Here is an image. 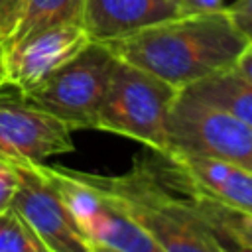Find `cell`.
I'll use <instances>...</instances> for the list:
<instances>
[{"label": "cell", "instance_id": "obj_1", "mask_svg": "<svg viewBox=\"0 0 252 252\" xmlns=\"http://www.w3.org/2000/svg\"><path fill=\"white\" fill-rule=\"evenodd\" d=\"M124 59L177 89L234 67L248 47L224 8L209 14L177 16L128 37L106 43Z\"/></svg>", "mask_w": 252, "mask_h": 252}, {"label": "cell", "instance_id": "obj_2", "mask_svg": "<svg viewBox=\"0 0 252 252\" xmlns=\"http://www.w3.org/2000/svg\"><path fill=\"white\" fill-rule=\"evenodd\" d=\"M77 173L144 226L163 252H228L171 183L163 152L138 154L122 175Z\"/></svg>", "mask_w": 252, "mask_h": 252}, {"label": "cell", "instance_id": "obj_3", "mask_svg": "<svg viewBox=\"0 0 252 252\" xmlns=\"http://www.w3.org/2000/svg\"><path fill=\"white\" fill-rule=\"evenodd\" d=\"M181 89L116 57L94 128L169 152L167 118Z\"/></svg>", "mask_w": 252, "mask_h": 252}, {"label": "cell", "instance_id": "obj_4", "mask_svg": "<svg viewBox=\"0 0 252 252\" xmlns=\"http://www.w3.org/2000/svg\"><path fill=\"white\" fill-rule=\"evenodd\" d=\"M114 63L116 55L106 43L91 41L43 83L24 93V96L67 122L73 130L94 128Z\"/></svg>", "mask_w": 252, "mask_h": 252}, {"label": "cell", "instance_id": "obj_5", "mask_svg": "<svg viewBox=\"0 0 252 252\" xmlns=\"http://www.w3.org/2000/svg\"><path fill=\"white\" fill-rule=\"evenodd\" d=\"M171 154L211 158L252 171V126L179 91L167 118Z\"/></svg>", "mask_w": 252, "mask_h": 252}, {"label": "cell", "instance_id": "obj_6", "mask_svg": "<svg viewBox=\"0 0 252 252\" xmlns=\"http://www.w3.org/2000/svg\"><path fill=\"white\" fill-rule=\"evenodd\" d=\"M73 128L30 102L22 91L0 81V158L14 163H43L75 148Z\"/></svg>", "mask_w": 252, "mask_h": 252}, {"label": "cell", "instance_id": "obj_7", "mask_svg": "<svg viewBox=\"0 0 252 252\" xmlns=\"http://www.w3.org/2000/svg\"><path fill=\"white\" fill-rule=\"evenodd\" d=\"M16 165L20 185L12 209L32 226L47 252H93V242L45 175L41 163Z\"/></svg>", "mask_w": 252, "mask_h": 252}, {"label": "cell", "instance_id": "obj_8", "mask_svg": "<svg viewBox=\"0 0 252 252\" xmlns=\"http://www.w3.org/2000/svg\"><path fill=\"white\" fill-rule=\"evenodd\" d=\"M91 41L93 39L81 24H57L35 30L4 45V81L22 93H28Z\"/></svg>", "mask_w": 252, "mask_h": 252}, {"label": "cell", "instance_id": "obj_9", "mask_svg": "<svg viewBox=\"0 0 252 252\" xmlns=\"http://www.w3.org/2000/svg\"><path fill=\"white\" fill-rule=\"evenodd\" d=\"M177 16L175 0H85L83 28L93 41L112 43Z\"/></svg>", "mask_w": 252, "mask_h": 252}, {"label": "cell", "instance_id": "obj_10", "mask_svg": "<svg viewBox=\"0 0 252 252\" xmlns=\"http://www.w3.org/2000/svg\"><path fill=\"white\" fill-rule=\"evenodd\" d=\"M171 154V152H167ZM181 169L189 175L193 185L209 197L252 215V171L211 158L171 154Z\"/></svg>", "mask_w": 252, "mask_h": 252}, {"label": "cell", "instance_id": "obj_11", "mask_svg": "<svg viewBox=\"0 0 252 252\" xmlns=\"http://www.w3.org/2000/svg\"><path fill=\"white\" fill-rule=\"evenodd\" d=\"M181 91L252 126V81L244 79L234 67L199 79Z\"/></svg>", "mask_w": 252, "mask_h": 252}, {"label": "cell", "instance_id": "obj_12", "mask_svg": "<svg viewBox=\"0 0 252 252\" xmlns=\"http://www.w3.org/2000/svg\"><path fill=\"white\" fill-rule=\"evenodd\" d=\"M83 8H85V0H26L22 22L10 41L20 39L47 26H57V24L83 26Z\"/></svg>", "mask_w": 252, "mask_h": 252}, {"label": "cell", "instance_id": "obj_13", "mask_svg": "<svg viewBox=\"0 0 252 252\" xmlns=\"http://www.w3.org/2000/svg\"><path fill=\"white\" fill-rule=\"evenodd\" d=\"M0 252H47L32 226L14 211L0 213Z\"/></svg>", "mask_w": 252, "mask_h": 252}, {"label": "cell", "instance_id": "obj_14", "mask_svg": "<svg viewBox=\"0 0 252 252\" xmlns=\"http://www.w3.org/2000/svg\"><path fill=\"white\" fill-rule=\"evenodd\" d=\"M18 185H20L18 165L10 159L0 158V213L12 209Z\"/></svg>", "mask_w": 252, "mask_h": 252}, {"label": "cell", "instance_id": "obj_15", "mask_svg": "<svg viewBox=\"0 0 252 252\" xmlns=\"http://www.w3.org/2000/svg\"><path fill=\"white\" fill-rule=\"evenodd\" d=\"M224 12L234 30L252 45V0H234L230 6H224Z\"/></svg>", "mask_w": 252, "mask_h": 252}, {"label": "cell", "instance_id": "obj_16", "mask_svg": "<svg viewBox=\"0 0 252 252\" xmlns=\"http://www.w3.org/2000/svg\"><path fill=\"white\" fill-rule=\"evenodd\" d=\"M26 0H0V35L8 43L24 16Z\"/></svg>", "mask_w": 252, "mask_h": 252}, {"label": "cell", "instance_id": "obj_17", "mask_svg": "<svg viewBox=\"0 0 252 252\" xmlns=\"http://www.w3.org/2000/svg\"><path fill=\"white\" fill-rule=\"evenodd\" d=\"M181 16L189 14H209L224 8V0H177Z\"/></svg>", "mask_w": 252, "mask_h": 252}, {"label": "cell", "instance_id": "obj_18", "mask_svg": "<svg viewBox=\"0 0 252 252\" xmlns=\"http://www.w3.org/2000/svg\"><path fill=\"white\" fill-rule=\"evenodd\" d=\"M234 69H236L244 79L252 81V47H250V45L240 53V57H238L236 63H234Z\"/></svg>", "mask_w": 252, "mask_h": 252}, {"label": "cell", "instance_id": "obj_19", "mask_svg": "<svg viewBox=\"0 0 252 252\" xmlns=\"http://www.w3.org/2000/svg\"><path fill=\"white\" fill-rule=\"evenodd\" d=\"M4 45H6V41H4V37L0 35V81L4 79V73H2V57H4Z\"/></svg>", "mask_w": 252, "mask_h": 252}, {"label": "cell", "instance_id": "obj_20", "mask_svg": "<svg viewBox=\"0 0 252 252\" xmlns=\"http://www.w3.org/2000/svg\"><path fill=\"white\" fill-rule=\"evenodd\" d=\"M93 252H114V250L104 248V246H98V244H93Z\"/></svg>", "mask_w": 252, "mask_h": 252}, {"label": "cell", "instance_id": "obj_21", "mask_svg": "<svg viewBox=\"0 0 252 252\" xmlns=\"http://www.w3.org/2000/svg\"><path fill=\"white\" fill-rule=\"evenodd\" d=\"M250 47H252V45H250Z\"/></svg>", "mask_w": 252, "mask_h": 252}, {"label": "cell", "instance_id": "obj_22", "mask_svg": "<svg viewBox=\"0 0 252 252\" xmlns=\"http://www.w3.org/2000/svg\"><path fill=\"white\" fill-rule=\"evenodd\" d=\"M175 2H177V0H175Z\"/></svg>", "mask_w": 252, "mask_h": 252}]
</instances>
